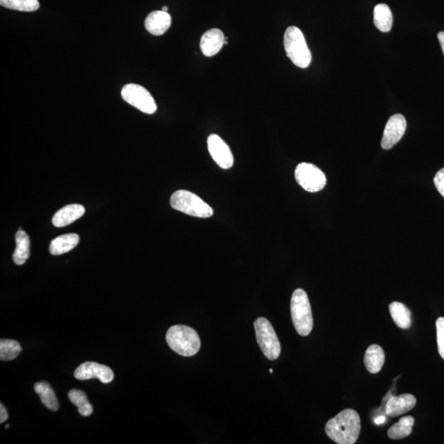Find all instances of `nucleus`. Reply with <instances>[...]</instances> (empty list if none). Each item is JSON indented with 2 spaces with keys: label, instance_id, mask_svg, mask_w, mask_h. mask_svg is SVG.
Wrapping results in <instances>:
<instances>
[{
  "label": "nucleus",
  "instance_id": "nucleus-1",
  "mask_svg": "<svg viewBox=\"0 0 444 444\" xmlns=\"http://www.w3.org/2000/svg\"><path fill=\"white\" fill-rule=\"evenodd\" d=\"M361 429L360 415L353 409H345L327 421L325 431L331 441L339 444H353Z\"/></svg>",
  "mask_w": 444,
  "mask_h": 444
},
{
  "label": "nucleus",
  "instance_id": "nucleus-2",
  "mask_svg": "<svg viewBox=\"0 0 444 444\" xmlns=\"http://www.w3.org/2000/svg\"><path fill=\"white\" fill-rule=\"evenodd\" d=\"M169 347L182 356H192L199 352L201 340L199 334L192 327L176 325L167 334Z\"/></svg>",
  "mask_w": 444,
  "mask_h": 444
},
{
  "label": "nucleus",
  "instance_id": "nucleus-3",
  "mask_svg": "<svg viewBox=\"0 0 444 444\" xmlns=\"http://www.w3.org/2000/svg\"><path fill=\"white\" fill-rule=\"evenodd\" d=\"M284 47L287 57L299 68L311 65L312 55L304 34L296 26H290L284 35Z\"/></svg>",
  "mask_w": 444,
  "mask_h": 444
},
{
  "label": "nucleus",
  "instance_id": "nucleus-4",
  "mask_svg": "<svg viewBox=\"0 0 444 444\" xmlns=\"http://www.w3.org/2000/svg\"><path fill=\"white\" fill-rule=\"evenodd\" d=\"M291 318L298 334L302 336H309L311 333L313 320L311 303L308 295L302 289L294 291L290 302Z\"/></svg>",
  "mask_w": 444,
  "mask_h": 444
},
{
  "label": "nucleus",
  "instance_id": "nucleus-5",
  "mask_svg": "<svg viewBox=\"0 0 444 444\" xmlns=\"http://www.w3.org/2000/svg\"><path fill=\"white\" fill-rule=\"evenodd\" d=\"M170 205L174 210L190 216L208 218L213 216V209L199 196L187 190H178L170 197Z\"/></svg>",
  "mask_w": 444,
  "mask_h": 444
},
{
  "label": "nucleus",
  "instance_id": "nucleus-6",
  "mask_svg": "<svg viewBox=\"0 0 444 444\" xmlns=\"http://www.w3.org/2000/svg\"><path fill=\"white\" fill-rule=\"evenodd\" d=\"M254 329L257 342L264 356L268 360H277L281 354V344L270 322L265 318H258L254 322Z\"/></svg>",
  "mask_w": 444,
  "mask_h": 444
},
{
  "label": "nucleus",
  "instance_id": "nucleus-7",
  "mask_svg": "<svg viewBox=\"0 0 444 444\" xmlns=\"http://www.w3.org/2000/svg\"><path fill=\"white\" fill-rule=\"evenodd\" d=\"M121 96L129 105L135 107L143 113L152 115L158 109L154 98L146 88L140 85L133 83L125 85L121 91Z\"/></svg>",
  "mask_w": 444,
  "mask_h": 444
},
{
  "label": "nucleus",
  "instance_id": "nucleus-8",
  "mask_svg": "<svg viewBox=\"0 0 444 444\" xmlns=\"http://www.w3.org/2000/svg\"><path fill=\"white\" fill-rule=\"evenodd\" d=\"M295 177L299 186L309 192L322 190L327 183L325 174L311 163L299 164L295 169Z\"/></svg>",
  "mask_w": 444,
  "mask_h": 444
},
{
  "label": "nucleus",
  "instance_id": "nucleus-9",
  "mask_svg": "<svg viewBox=\"0 0 444 444\" xmlns=\"http://www.w3.org/2000/svg\"><path fill=\"white\" fill-rule=\"evenodd\" d=\"M208 147L211 156L218 167L228 170L234 164L230 147L217 134H211L208 138Z\"/></svg>",
  "mask_w": 444,
  "mask_h": 444
},
{
  "label": "nucleus",
  "instance_id": "nucleus-10",
  "mask_svg": "<svg viewBox=\"0 0 444 444\" xmlns=\"http://www.w3.org/2000/svg\"><path fill=\"white\" fill-rule=\"evenodd\" d=\"M406 129V120L402 115L397 114L390 117L384 131L381 146L384 150L391 149L401 140Z\"/></svg>",
  "mask_w": 444,
  "mask_h": 444
},
{
  "label": "nucleus",
  "instance_id": "nucleus-11",
  "mask_svg": "<svg viewBox=\"0 0 444 444\" xmlns=\"http://www.w3.org/2000/svg\"><path fill=\"white\" fill-rule=\"evenodd\" d=\"M74 377L79 380L98 379L103 384H109L114 379V372L108 366L88 361L76 369Z\"/></svg>",
  "mask_w": 444,
  "mask_h": 444
},
{
  "label": "nucleus",
  "instance_id": "nucleus-12",
  "mask_svg": "<svg viewBox=\"0 0 444 444\" xmlns=\"http://www.w3.org/2000/svg\"><path fill=\"white\" fill-rule=\"evenodd\" d=\"M225 35L217 28H213L203 35L200 40V49L205 56L213 57L221 51L225 44Z\"/></svg>",
  "mask_w": 444,
  "mask_h": 444
},
{
  "label": "nucleus",
  "instance_id": "nucleus-13",
  "mask_svg": "<svg viewBox=\"0 0 444 444\" xmlns=\"http://www.w3.org/2000/svg\"><path fill=\"white\" fill-rule=\"evenodd\" d=\"M416 405V398L412 394H402L398 397H391L386 405V414L390 417H397L413 409Z\"/></svg>",
  "mask_w": 444,
  "mask_h": 444
},
{
  "label": "nucleus",
  "instance_id": "nucleus-14",
  "mask_svg": "<svg viewBox=\"0 0 444 444\" xmlns=\"http://www.w3.org/2000/svg\"><path fill=\"white\" fill-rule=\"evenodd\" d=\"M172 25V17L163 10L151 12L145 20V28L154 35H161L167 33Z\"/></svg>",
  "mask_w": 444,
  "mask_h": 444
},
{
  "label": "nucleus",
  "instance_id": "nucleus-15",
  "mask_svg": "<svg viewBox=\"0 0 444 444\" xmlns=\"http://www.w3.org/2000/svg\"><path fill=\"white\" fill-rule=\"evenodd\" d=\"M85 213V208L80 204H70L61 208L53 217L52 223L56 227L60 228L69 226L77 221Z\"/></svg>",
  "mask_w": 444,
  "mask_h": 444
},
{
  "label": "nucleus",
  "instance_id": "nucleus-16",
  "mask_svg": "<svg viewBox=\"0 0 444 444\" xmlns=\"http://www.w3.org/2000/svg\"><path fill=\"white\" fill-rule=\"evenodd\" d=\"M385 353L379 345H371L366 350L364 362L368 371L371 374H378L384 366Z\"/></svg>",
  "mask_w": 444,
  "mask_h": 444
},
{
  "label": "nucleus",
  "instance_id": "nucleus-17",
  "mask_svg": "<svg viewBox=\"0 0 444 444\" xmlns=\"http://www.w3.org/2000/svg\"><path fill=\"white\" fill-rule=\"evenodd\" d=\"M79 243L77 234H66L56 238L49 245V253L52 255H61L69 252Z\"/></svg>",
  "mask_w": 444,
  "mask_h": 444
},
{
  "label": "nucleus",
  "instance_id": "nucleus-18",
  "mask_svg": "<svg viewBox=\"0 0 444 444\" xmlns=\"http://www.w3.org/2000/svg\"><path fill=\"white\" fill-rule=\"evenodd\" d=\"M16 249L13 254V262L17 265H24L26 260L30 257V239L24 231L19 230L17 232Z\"/></svg>",
  "mask_w": 444,
  "mask_h": 444
},
{
  "label": "nucleus",
  "instance_id": "nucleus-19",
  "mask_svg": "<svg viewBox=\"0 0 444 444\" xmlns=\"http://www.w3.org/2000/svg\"><path fill=\"white\" fill-rule=\"evenodd\" d=\"M374 22L376 28L382 33H388L392 29L393 17L392 11L387 4L379 3L375 6Z\"/></svg>",
  "mask_w": 444,
  "mask_h": 444
},
{
  "label": "nucleus",
  "instance_id": "nucleus-20",
  "mask_svg": "<svg viewBox=\"0 0 444 444\" xmlns=\"http://www.w3.org/2000/svg\"><path fill=\"white\" fill-rule=\"evenodd\" d=\"M389 311L393 320L402 329H410L411 325V315L409 309L404 304L393 302L390 304Z\"/></svg>",
  "mask_w": 444,
  "mask_h": 444
},
{
  "label": "nucleus",
  "instance_id": "nucleus-21",
  "mask_svg": "<svg viewBox=\"0 0 444 444\" xmlns=\"http://www.w3.org/2000/svg\"><path fill=\"white\" fill-rule=\"evenodd\" d=\"M35 392L39 395L42 404L46 406L49 410L57 411L59 410V402H58L56 395L48 383L39 382L34 386Z\"/></svg>",
  "mask_w": 444,
  "mask_h": 444
},
{
  "label": "nucleus",
  "instance_id": "nucleus-22",
  "mask_svg": "<svg viewBox=\"0 0 444 444\" xmlns=\"http://www.w3.org/2000/svg\"><path fill=\"white\" fill-rule=\"evenodd\" d=\"M414 424L413 417L410 416L402 417L397 424L388 429V437L392 439H401L409 436Z\"/></svg>",
  "mask_w": 444,
  "mask_h": 444
},
{
  "label": "nucleus",
  "instance_id": "nucleus-23",
  "mask_svg": "<svg viewBox=\"0 0 444 444\" xmlns=\"http://www.w3.org/2000/svg\"><path fill=\"white\" fill-rule=\"evenodd\" d=\"M69 398L71 402L78 407L81 416H89L92 415L93 408L88 400L86 393L79 389H72L69 393Z\"/></svg>",
  "mask_w": 444,
  "mask_h": 444
},
{
  "label": "nucleus",
  "instance_id": "nucleus-24",
  "mask_svg": "<svg viewBox=\"0 0 444 444\" xmlns=\"http://www.w3.org/2000/svg\"><path fill=\"white\" fill-rule=\"evenodd\" d=\"M22 352V347L17 340L2 339L0 340V360L4 361L15 360Z\"/></svg>",
  "mask_w": 444,
  "mask_h": 444
},
{
  "label": "nucleus",
  "instance_id": "nucleus-25",
  "mask_svg": "<svg viewBox=\"0 0 444 444\" xmlns=\"http://www.w3.org/2000/svg\"><path fill=\"white\" fill-rule=\"evenodd\" d=\"M1 6L22 12H34L39 10L38 0H0Z\"/></svg>",
  "mask_w": 444,
  "mask_h": 444
},
{
  "label": "nucleus",
  "instance_id": "nucleus-26",
  "mask_svg": "<svg viewBox=\"0 0 444 444\" xmlns=\"http://www.w3.org/2000/svg\"><path fill=\"white\" fill-rule=\"evenodd\" d=\"M437 342L439 355L444 360V318H438L436 321Z\"/></svg>",
  "mask_w": 444,
  "mask_h": 444
},
{
  "label": "nucleus",
  "instance_id": "nucleus-27",
  "mask_svg": "<svg viewBox=\"0 0 444 444\" xmlns=\"http://www.w3.org/2000/svg\"><path fill=\"white\" fill-rule=\"evenodd\" d=\"M434 183L439 194L444 197V168L439 170L437 174H435Z\"/></svg>",
  "mask_w": 444,
  "mask_h": 444
},
{
  "label": "nucleus",
  "instance_id": "nucleus-28",
  "mask_svg": "<svg viewBox=\"0 0 444 444\" xmlns=\"http://www.w3.org/2000/svg\"><path fill=\"white\" fill-rule=\"evenodd\" d=\"M8 411L1 403V404H0V423L3 424L4 421L8 420Z\"/></svg>",
  "mask_w": 444,
  "mask_h": 444
},
{
  "label": "nucleus",
  "instance_id": "nucleus-29",
  "mask_svg": "<svg viewBox=\"0 0 444 444\" xmlns=\"http://www.w3.org/2000/svg\"><path fill=\"white\" fill-rule=\"evenodd\" d=\"M438 39L439 40V43H441L444 55V31H441V33L438 34Z\"/></svg>",
  "mask_w": 444,
  "mask_h": 444
},
{
  "label": "nucleus",
  "instance_id": "nucleus-30",
  "mask_svg": "<svg viewBox=\"0 0 444 444\" xmlns=\"http://www.w3.org/2000/svg\"><path fill=\"white\" fill-rule=\"evenodd\" d=\"M385 421H386V417L384 416H379L375 419V424L378 425H382L385 422Z\"/></svg>",
  "mask_w": 444,
  "mask_h": 444
},
{
  "label": "nucleus",
  "instance_id": "nucleus-31",
  "mask_svg": "<svg viewBox=\"0 0 444 444\" xmlns=\"http://www.w3.org/2000/svg\"><path fill=\"white\" fill-rule=\"evenodd\" d=\"M163 10V11H164V12H167V11H168V7H167V6H164V7L163 8V10Z\"/></svg>",
  "mask_w": 444,
  "mask_h": 444
},
{
  "label": "nucleus",
  "instance_id": "nucleus-32",
  "mask_svg": "<svg viewBox=\"0 0 444 444\" xmlns=\"http://www.w3.org/2000/svg\"><path fill=\"white\" fill-rule=\"evenodd\" d=\"M8 427H10V425H6V429H8Z\"/></svg>",
  "mask_w": 444,
  "mask_h": 444
},
{
  "label": "nucleus",
  "instance_id": "nucleus-33",
  "mask_svg": "<svg viewBox=\"0 0 444 444\" xmlns=\"http://www.w3.org/2000/svg\"><path fill=\"white\" fill-rule=\"evenodd\" d=\"M269 371H270V373H272V372H273V370L272 369L270 370H269Z\"/></svg>",
  "mask_w": 444,
  "mask_h": 444
}]
</instances>
